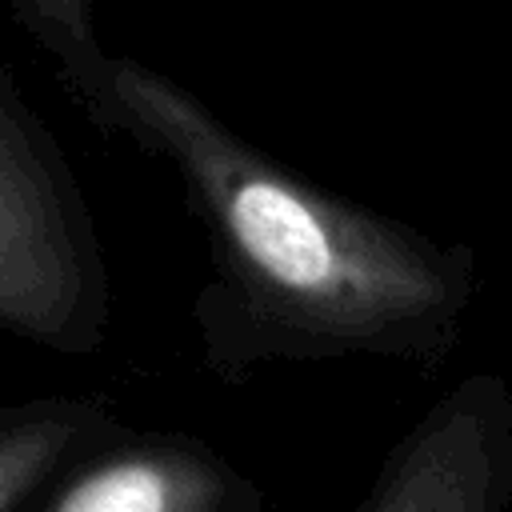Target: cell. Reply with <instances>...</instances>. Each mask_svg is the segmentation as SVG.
Wrapping results in <instances>:
<instances>
[{"label": "cell", "instance_id": "5b68a950", "mask_svg": "<svg viewBox=\"0 0 512 512\" xmlns=\"http://www.w3.org/2000/svg\"><path fill=\"white\" fill-rule=\"evenodd\" d=\"M116 408L100 396H36L0 408V512L36 508L64 464L108 424Z\"/></svg>", "mask_w": 512, "mask_h": 512}, {"label": "cell", "instance_id": "3957f363", "mask_svg": "<svg viewBox=\"0 0 512 512\" xmlns=\"http://www.w3.org/2000/svg\"><path fill=\"white\" fill-rule=\"evenodd\" d=\"M512 500V388L476 372L388 452L360 512H500Z\"/></svg>", "mask_w": 512, "mask_h": 512}, {"label": "cell", "instance_id": "7a4b0ae2", "mask_svg": "<svg viewBox=\"0 0 512 512\" xmlns=\"http://www.w3.org/2000/svg\"><path fill=\"white\" fill-rule=\"evenodd\" d=\"M112 324V276L56 132L0 56V328L88 356Z\"/></svg>", "mask_w": 512, "mask_h": 512}, {"label": "cell", "instance_id": "8992f818", "mask_svg": "<svg viewBox=\"0 0 512 512\" xmlns=\"http://www.w3.org/2000/svg\"><path fill=\"white\" fill-rule=\"evenodd\" d=\"M32 48L48 60L64 96L104 136H124V112L112 92V56L100 44L96 0H0Z\"/></svg>", "mask_w": 512, "mask_h": 512}, {"label": "cell", "instance_id": "6da1fadb", "mask_svg": "<svg viewBox=\"0 0 512 512\" xmlns=\"http://www.w3.org/2000/svg\"><path fill=\"white\" fill-rule=\"evenodd\" d=\"M112 92L124 140L172 168L204 232L192 328L216 380L348 356L432 376L452 360L480 284L468 244L296 176L144 60L112 56Z\"/></svg>", "mask_w": 512, "mask_h": 512}, {"label": "cell", "instance_id": "277c9868", "mask_svg": "<svg viewBox=\"0 0 512 512\" xmlns=\"http://www.w3.org/2000/svg\"><path fill=\"white\" fill-rule=\"evenodd\" d=\"M40 512H260L264 492L188 432H96L36 500Z\"/></svg>", "mask_w": 512, "mask_h": 512}]
</instances>
